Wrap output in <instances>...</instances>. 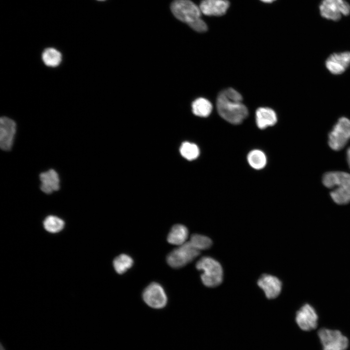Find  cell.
Wrapping results in <instances>:
<instances>
[{
  "label": "cell",
  "mask_w": 350,
  "mask_h": 350,
  "mask_svg": "<svg viewBox=\"0 0 350 350\" xmlns=\"http://www.w3.org/2000/svg\"><path fill=\"white\" fill-rule=\"evenodd\" d=\"M242 96L236 90L228 88L218 95L216 107L220 116L233 124H239L247 117L248 111L242 103Z\"/></svg>",
  "instance_id": "6da1fadb"
},
{
  "label": "cell",
  "mask_w": 350,
  "mask_h": 350,
  "mask_svg": "<svg viewBox=\"0 0 350 350\" xmlns=\"http://www.w3.org/2000/svg\"><path fill=\"white\" fill-rule=\"evenodd\" d=\"M322 183L327 188L332 189L330 196L338 205L350 202V174L342 171H331L322 177Z\"/></svg>",
  "instance_id": "7a4b0ae2"
},
{
  "label": "cell",
  "mask_w": 350,
  "mask_h": 350,
  "mask_svg": "<svg viewBox=\"0 0 350 350\" xmlns=\"http://www.w3.org/2000/svg\"><path fill=\"white\" fill-rule=\"evenodd\" d=\"M196 267L202 271L201 278L205 286L213 287L221 283L223 269L220 263L214 259L210 257H202L197 262Z\"/></svg>",
  "instance_id": "3957f363"
},
{
  "label": "cell",
  "mask_w": 350,
  "mask_h": 350,
  "mask_svg": "<svg viewBox=\"0 0 350 350\" xmlns=\"http://www.w3.org/2000/svg\"><path fill=\"white\" fill-rule=\"evenodd\" d=\"M350 140V119L339 118L328 135V144L334 151L342 149Z\"/></svg>",
  "instance_id": "277c9868"
},
{
  "label": "cell",
  "mask_w": 350,
  "mask_h": 350,
  "mask_svg": "<svg viewBox=\"0 0 350 350\" xmlns=\"http://www.w3.org/2000/svg\"><path fill=\"white\" fill-rule=\"evenodd\" d=\"M171 10L177 19L188 25L200 18L202 13L199 7L191 0H174Z\"/></svg>",
  "instance_id": "5b68a950"
},
{
  "label": "cell",
  "mask_w": 350,
  "mask_h": 350,
  "mask_svg": "<svg viewBox=\"0 0 350 350\" xmlns=\"http://www.w3.org/2000/svg\"><path fill=\"white\" fill-rule=\"evenodd\" d=\"M200 252L190 241L186 242L168 255L167 262L171 267L179 268L192 261Z\"/></svg>",
  "instance_id": "8992f818"
},
{
  "label": "cell",
  "mask_w": 350,
  "mask_h": 350,
  "mask_svg": "<svg viewBox=\"0 0 350 350\" xmlns=\"http://www.w3.org/2000/svg\"><path fill=\"white\" fill-rule=\"evenodd\" d=\"M319 10L322 17L336 21L350 15V4L345 0H322Z\"/></svg>",
  "instance_id": "52a82bcc"
},
{
  "label": "cell",
  "mask_w": 350,
  "mask_h": 350,
  "mask_svg": "<svg viewBox=\"0 0 350 350\" xmlns=\"http://www.w3.org/2000/svg\"><path fill=\"white\" fill-rule=\"evenodd\" d=\"M318 336L323 350H346L349 347L348 338L339 330L322 328Z\"/></svg>",
  "instance_id": "ba28073f"
},
{
  "label": "cell",
  "mask_w": 350,
  "mask_h": 350,
  "mask_svg": "<svg viewBox=\"0 0 350 350\" xmlns=\"http://www.w3.org/2000/svg\"><path fill=\"white\" fill-rule=\"evenodd\" d=\"M142 298L149 306L155 309L164 307L167 302V296L163 287L156 282L150 283L145 288Z\"/></svg>",
  "instance_id": "9c48e42d"
},
{
  "label": "cell",
  "mask_w": 350,
  "mask_h": 350,
  "mask_svg": "<svg viewBox=\"0 0 350 350\" xmlns=\"http://www.w3.org/2000/svg\"><path fill=\"white\" fill-rule=\"evenodd\" d=\"M295 320L301 330L310 331L316 328L318 316L314 308L306 303L297 312Z\"/></svg>",
  "instance_id": "30bf717a"
},
{
  "label": "cell",
  "mask_w": 350,
  "mask_h": 350,
  "mask_svg": "<svg viewBox=\"0 0 350 350\" xmlns=\"http://www.w3.org/2000/svg\"><path fill=\"white\" fill-rule=\"evenodd\" d=\"M327 70L332 74H343L350 66V51L334 52L325 62Z\"/></svg>",
  "instance_id": "8fae6325"
},
{
  "label": "cell",
  "mask_w": 350,
  "mask_h": 350,
  "mask_svg": "<svg viewBox=\"0 0 350 350\" xmlns=\"http://www.w3.org/2000/svg\"><path fill=\"white\" fill-rule=\"evenodd\" d=\"M16 132V124L11 119L2 117L0 119V147L3 151L11 150Z\"/></svg>",
  "instance_id": "7c38bea8"
},
{
  "label": "cell",
  "mask_w": 350,
  "mask_h": 350,
  "mask_svg": "<svg viewBox=\"0 0 350 350\" xmlns=\"http://www.w3.org/2000/svg\"><path fill=\"white\" fill-rule=\"evenodd\" d=\"M258 285L269 299L277 297L282 287L281 282L279 279L268 274H264L260 277L258 281Z\"/></svg>",
  "instance_id": "4fadbf2b"
},
{
  "label": "cell",
  "mask_w": 350,
  "mask_h": 350,
  "mask_svg": "<svg viewBox=\"0 0 350 350\" xmlns=\"http://www.w3.org/2000/svg\"><path fill=\"white\" fill-rule=\"evenodd\" d=\"M229 6L228 0H202L199 7L205 15L221 16L226 14Z\"/></svg>",
  "instance_id": "5bb4252c"
},
{
  "label": "cell",
  "mask_w": 350,
  "mask_h": 350,
  "mask_svg": "<svg viewBox=\"0 0 350 350\" xmlns=\"http://www.w3.org/2000/svg\"><path fill=\"white\" fill-rule=\"evenodd\" d=\"M40 189L45 193L50 194L59 189V178L57 173L50 169L40 174Z\"/></svg>",
  "instance_id": "9a60e30c"
},
{
  "label": "cell",
  "mask_w": 350,
  "mask_h": 350,
  "mask_svg": "<svg viewBox=\"0 0 350 350\" xmlns=\"http://www.w3.org/2000/svg\"><path fill=\"white\" fill-rule=\"evenodd\" d=\"M256 122L257 126L261 129L275 125L277 122L275 112L268 107H260L256 112Z\"/></svg>",
  "instance_id": "2e32d148"
},
{
  "label": "cell",
  "mask_w": 350,
  "mask_h": 350,
  "mask_svg": "<svg viewBox=\"0 0 350 350\" xmlns=\"http://www.w3.org/2000/svg\"><path fill=\"white\" fill-rule=\"evenodd\" d=\"M188 230L184 225L176 224L171 228L167 236V241L171 244L180 245L186 242Z\"/></svg>",
  "instance_id": "e0dca14e"
},
{
  "label": "cell",
  "mask_w": 350,
  "mask_h": 350,
  "mask_svg": "<svg viewBox=\"0 0 350 350\" xmlns=\"http://www.w3.org/2000/svg\"><path fill=\"white\" fill-rule=\"evenodd\" d=\"M247 160L249 165L255 170L263 169L267 163L265 154L259 149H254L250 151L247 155Z\"/></svg>",
  "instance_id": "ac0fdd59"
},
{
  "label": "cell",
  "mask_w": 350,
  "mask_h": 350,
  "mask_svg": "<svg viewBox=\"0 0 350 350\" xmlns=\"http://www.w3.org/2000/svg\"><path fill=\"white\" fill-rule=\"evenodd\" d=\"M212 109L211 103L204 98L196 99L192 104V111L196 116L201 117L209 116Z\"/></svg>",
  "instance_id": "d6986e66"
},
{
  "label": "cell",
  "mask_w": 350,
  "mask_h": 350,
  "mask_svg": "<svg viewBox=\"0 0 350 350\" xmlns=\"http://www.w3.org/2000/svg\"><path fill=\"white\" fill-rule=\"evenodd\" d=\"M62 58L61 52L53 48H46L42 54L43 62L46 66L51 67L58 66L61 62Z\"/></svg>",
  "instance_id": "ffe728a7"
},
{
  "label": "cell",
  "mask_w": 350,
  "mask_h": 350,
  "mask_svg": "<svg viewBox=\"0 0 350 350\" xmlns=\"http://www.w3.org/2000/svg\"><path fill=\"white\" fill-rule=\"evenodd\" d=\"M133 260L131 257L122 254L116 257L113 261V266L115 271L119 274H122L131 268Z\"/></svg>",
  "instance_id": "44dd1931"
},
{
  "label": "cell",
  "mask_w": 350,
  "mask_h": 350,
  "mask_svg": "<svg viewBox=\"0 0 350 350\" xmlns=\"http://www.w3.org/2000/svg\"><path fill=\"white\" fill-rule=\"evenodd\" d=\"M179 151L182 156L189 160L197 158L200 153L199 147L196 144L188 141L182 143Z\"/></svg>",
  "instance_id": "7402d4cb"
},
{
  "label": "cell",
  "mask_w": 350,
  "mask_h": 350,
  "mask_svg": "<svg viewBox=\"0 0 350 350\" xmlns=\"http://www.w3.org/2000/svg\"><path fill=\"white\" fill-rule=\"evenodd\" d=\"M64 225V222L62 219L53 215L47 217L43 222L45 229L51 233L59 232L63 228Z\"/></svg>",
  "instance_id": "603a6c76"
},
{
  "label": "cell",
  "mask_w": 350,
  "mask_h": 350,
  "mask_svg": "<svg viewBox=\"0 0 350 350\" xmlns=\"http://www.w3.org/2000/svg\"><path fill=\"white\" fill-rule=\"evenodd\" d=\"M190 242L199 251L209 248L212 245V241L209 237L198 234L191 236Z\"/></svg>",
  "instance_id": "cb8c5ba5"
},
{
  "label": "cell",
  "mask_w": 350,
  "mask_h": 350,
  "mask_svg": "<svg viewBox=\"0 0 350 350\" xmlns=\"http://www.w3.org/2000/svg\"><path fill=\"white\" fill-rule=\"evenodd\" d=\"M189 26L193 30L200 33L205 32L208 29L207 24L201 18L195 21Z\"/></svg>",
  "instance_id": "d4e9b609"
},
{
  "label": "cell",
  "mask_w": 350,
  "mask_h": 350,
  "mask_svg": "<svg viewBox=\"0 0 350 350\" xmlns=\"http://www.w3.org/2000/svg\"><path fill=\"white\" fill-rule=\"evenodd\" d=\"M347 160L350 169V147H349L347 151Z\"/></svg>",
  "instance_id": "484cf974"
},
{
  "label": "cell",
  "mask_w": 350,
  "mask_h": 350,
  "mask_svg": "<svg viewBox=\"0 0 350 350\" xmlns=\"http://www.w3.org/2000/svg\"><path fill=\"white\" fill-rule=\"evenodd\" d=\"M261 1L265 3H271L276 0H260Z\"/></svg>",
  "instance_id": "4316f807"
},
{
  "label": "cell",
  "mask_w": 350,
  "mask_h": 350,
  "mask_svg": "<svg viewBox=\"0 0 350 350\" xmlns=\"http://www.w3.org/2000/svg\"><path fill=\"white\" fill-rule=\"evenodd\" d=\"M0 350H5L1 345H0Z\"/></svg>",
  "instance_id": "83f0119b"
},
{
  "label": "cell",
  "mask_w": 350,
  "mask_h": 350,
  "mask_svg": "<svg viewBox=\"0 0 350 350\" xmlns=\"http://www.w3.org/2000/svg\"><path fill=\"white\" fill-rule=\"evenodd\" d=\"M99 0V1H104V0Z\"/></svg>",
  "instance_id": "f1b7e54d"
}]
</instances>
